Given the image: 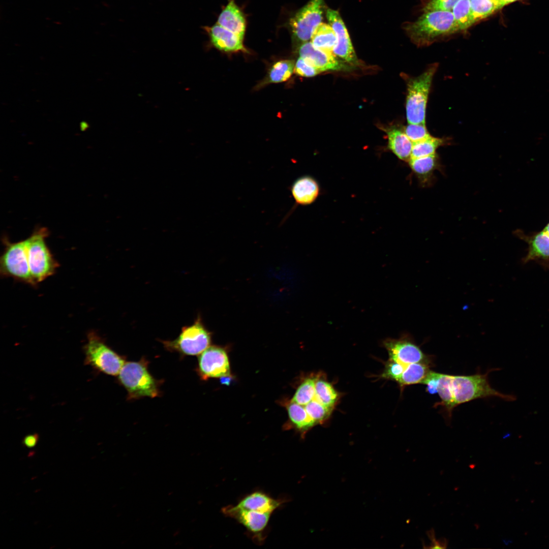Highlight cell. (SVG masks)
Instances as JSON below:
<instances>
[{"label":"cell","mask_w":549,"mask_h":549,"mask_svg":"<svg viewBox=\"0 0 549 549\" xmlns=\"http://www.w3.org/2000/svg\"><path fill=\"white\" fill-rule=\"evenodd\" d=\"M405 29L411 41L419 46L430 45L441 37L459 31L451 11L424 12Z\"/></svg>","instance_id":"obj_1"},{"label":"cell","mask_w":549,"mask_h":549,"mask_svg":"<svg viewBox=\"0 0 549 549\" xmlns=\"http://www.w3.org/2000/svg\"><path fill=\"white\" fill-rule=\"evenodd\" d=\"M497 369L489 370L485 374L472 375H452V388L455 406L471 401L491 396L501 398L506 401H514L513 394H504L493 388L488 381L489 373Z\"/></svg>","instance_id":"obj_2"},{"label":"cell","mask_w":549,"mask_h":549,"mask_svg":"<svg viewBox=\"0 0 549 549\" xmlns=\"http://www.w3.org/2000/svg\"><path fill=\"white\" fill-rule=\"evenodd\" d=\"M47 231L41 228L26 239V257L33 285H36L55 272L58 263L45 242Z\"/></svg>","instance_id":"obj_3"},{"label":"cell","mask_w":549,"mask_h":549,"mask_svg":"<svg viewBox=\"0 0 549 549\" xmlns=\"http://www.w3.org/2000/svg\"><path fill=\"white\" fill-rule=\"evenodd\" d=\"M118 378L127 390L130 399L155 398L159 394V382L149 373L146 362L142 359L125 362Z\"/></svg>","instance_id":"obj_4"},{"label":"cell","mask_w":549,"mask_h":549,"mask_svg":"<svg viewBox=\"0 0 549 549\" xmlns=\"http://www.w3.org/2000/svg\"><path fill=\"white\" fill-rule=\"evenodd\" d=\"M438 67L436 64L432 65L419 76L408 81L406 104L408 124H425L428 96Z\"/></svg>","instance_id":"obj_5"},{"label":"cell","mask_w":549,"mask_h":549,"mask_svg":"<svg viewBox=\"0 0 549 549\" xmlns=\"http://www.w3.org/2000/svg\"><path fill=\"white\" fill-rule=\"evenodd\" d=\"M84 350L85 364L107 375H118L125 363L121 356L107 346L94 332L88 333Z\"/></svg>","instance_id":"obj_6"},{"label":"cell","mask_w":549,"mask_h":549,"mask_svg":"<svg viewBox=\"0 0 549 549\" xmlns=\"http://www.w3.org/2000/svg\"><path fill=\"white\" fill-rule=\"evenodd\" d=\"M211 339V333L198 317L193 324L183 327L176 339L163 341V344L170 351L186 355H197L209 347Z\"/></svg>","instance_id":"obj_7"},{"label":"cell","mask_w":549,"mask_h":549,"mask_svg":"<svg viewBox=\"0 0 549 549\" xmlns=\"http://www.w3.org/2000/svg\"><path fill=\"white\" fill-rule=\"evenodd\" d=\"M324 0H310L292 17L290 26L293 38L301 44L309 42L322 23Z\"/></svg>","instance_id":"obj_8"},{"label":"cell","mask_w":549,"mask_h":549,"mask_svg":"<svg viewBox=\"0 0 549 549\" xmlns=\"http://www.w3.org/2000/svg\"><path fill=\"white\" fill-rule=\"evenodd\" d=\"M26 239L15 243L7 242L0 260L1 272L4 276L33 285L26 257Z\"/></svg>","instance_id":"obj_9"},{"label":"cell","mask_w":549,"mask_h":549,"mask_svg":"<svg viewBox=\"0 0 549 549\" xmlns=\"http://www.w3.org/2000/svg\"><path fill=\"white\" fill-rule=\"evenodd\" d=\"M389 360L405 366L413 363H422L430 366L433 364L431 355L424 353L408 335L398 339H388L383 342Z\"/></svg>","instance_id":"obj_10"},{"label":"cell","mask_w":549,"mask_h":549,"mask_svg":"<svg viewBox=\"0 0 549 549\" xmlns=\"http://www.w3.org/2000/svg\"><path fill=\"white\" fill-rule=\"evenodd\" d=\"M198 371L203 379L230 375V365L226 351L216 346L208 347L199 356Z\"/></svg>","instance_id":"obj_11"},{"label":"cell","mask_w":549,"mask_h":549,"mask_svg":"<svg viewBox=\"0 0 549 549\" xmlns=\"http://www.w3.org/2000/svg\"><path fill=\"white\" fill-rule=\"evenodd\" d=\"M326 15L329 24L333 29L337 38L332 53L338 57L348 62L355 64L357 57L353 49L348 32L339 13L328 9Z\"/></svg>","instance_id":"obj_12"},{"label":"cell","mask_w":549,"mask_h":549,"mask_svg":"<svg viewBox=\"0 0 549 549\" xmlns=\"http://www.w3.org/2000/svg\"><path fill=\"white\" fill-rule=\"evenodd\" d=\"M515 235L525 241L528 246V252L523 261L527 263L534 261L549 266V235L543 230L531 234H526L521 229L514 231Z\"/></svg>","instance_id":"obj_13"},{"label":"cell","mask_w":549,"mask_h":549,"mask_svg":"<svg viewBox=\"0 0 549 549\" xmlns=\"http://www.w3.org/2000/svg\"><path fill=\"white\" fill-rule=\"evenodd\" d=\"M224 514L242 525L254 534L262 533L266 528L271 513L247 509L235 506H228L223 509Z\"/></svg>","instance_id":"obj_14"},{"label":"cell","mask_w":549,"mask_h":549,"mask_svg":"<svg viewBox=\"0 0 549 549\" xmlns=\"http://www.w3.org/2000/svg\"><path fill=\"white\" fill-rule=\"evenodd\" d=\"M298 53L300 57L306 59L320 72L345 69V65L333 53L317 49L311 42L302 43L299 48Z\"/></svg>","instance_id":"obj_15"},{"label":"cell","mask_w":549,"mask_h":549,"mask_svg":"<svg viewBox=\"0 0 549 549\" xmlns=\"http://www.w3.org/2000/svg\"><path fill=\"white\" fill-rule=\"evenodd\" d=\"M211 44L225 52H247L243 43V38L222 27L217 23L211 26H204Z\"/></svg>","instance_id":"obj_16"},{"label":"cell","mask_w":549,"mask_h":549,"mask_svg":"<svg viewBox=\"0 0 549 549\" xmlns=\"http://www.w3.org/2000/svg\"><path fill=\"white\" fill-rule=\"evenodd\" d=\"M217 23L244 38L246 22L243 13L234 0H229L219 16Z\"/></svg>","instance_id":"obj_17"},{"label":"cell","mask_w":549,"mask_h":549,"mask_svg":"<svg viewBox=\"0 0 549 549\" xmlns=\"http://www.w3.org/2000/svg\"><path fill=\"white\" fill-rule=\"evenodd\" d=\"M290 191L296 204L307 205L317 199L319 187L315 179L306 175L296 179L291 186Z\"/></svg>","instance_id":"obj_18"},{"label":"cell","mask_w":549,"mask_h":549,"mask_svg":"<svg viewBox=\"0 0 549 549\" xmlns=\"http://www.w3.org/2000/svg\"><path fill=\"white\" fill-rule=\"evenodd\" d=\"M408 163L422 186L431 184L433 180L435 171L440 167L439 157L436 154L424 157L411 158Z\"/></svg>","instance_id":"obj_19"},{"label":"cell","mask_w":549,"mask_h":549,"mask_svg":"<svg viewBox=\"0 0 549 549\" xmlns=\"http://www.w3.org/2000/svg\"><path fill=\"white\" fill-rule=\"evenodd\" d=\"M281 504L261 492H255L245 496L236 505L240 508L272 513Z\"/></svg>","instance_id":"obj_20"},{"label":"cell","mask_w":549,"mask_h":549,"mask_svg":"<svg viewBox=\"0 0 549 549\" xmlns=\"http://www.w3.org/2000/svg\"><path fill=\"white\" fill-rule=\"evenodd\" d=\"M388 147L400 160L408 161L411 158L413 142L404 132L392 128L387 131Z\"/></svg>","instance_id":"obj_21"},{"label":"cell","mask_w":549,"mask_h":549,"mask_svg":"<svg viewBox=\"0 0 549 549\" xmlns=\"http://www.w3.org/2000/svg\"><path fill=\"white\" fill-rule=\"evenodd\" d=\"M311 41L315 48L332 53L337 38L329 24L321 23L314 30Z\"/></svg>","instance_id":"obj_22"},{"label":"cell","mask_w":549,"mask_h":549,"mask_svg":"<svg viewBox=\"0 0 549 549\" xmlns=\"http://www.w3.org/2000/svg\"><path fill=\"white\" fill-rule=\"evenodd\" d=\"M431 367L422 363L409 364L406 365L397 382L402 388L407 385L422 384L431 371Z\"/></svg>","instance_id":"obj_23"},{"label":"cell","mask_w":549,"mask_h":549,"mask_svg":"<svg viewBox=\"0 0 549 549\" xmlns=\"http://www.w3.org/2000/svg\"><path fill=\"white\" fill-rule=\"evenodd\" d=\"M451 380V375L440 373L437 391L441 399V402L435 405V406H442L449 418L451 417L452 410L455 407Z\"/></svg>","instance_id":"obj_24"},{"label":"cell","mask_w":549,"mask_h":549,"mask_svg":"<svg viewBox=\"0 0 549 549\" xmlns=\"http://www.w3.org/2000/svg\"><path fill=\"white\" fill-rule=\"evenodd\" d=\"M294 66V62L289 59L281 60L275 63L269 69L261 85L286 81L291 76Z\"/></svg>","instance_id":"obj_25"},{"label":"cell","mask_w":549,"mask_h":549,"mask_svg":"<svg viewBox=\"0 0 549 549\" xmlns=\"http://www.w3.org/2000/svg\"><path fill=\"white\" fill-rule=\"evenodd\" d=\"M338 398V393L331 383L318 377L315 384L314 399L325 406L333 409Z\"/></svg>","instance_id":"obj_26"},{"label":"cell","mask_w":549,"mask_h":549,"mask_svg":"<svg viewBox=\"0 0 549 549\" xmlns=\"http://www.w3.org/2000/svg\"><path fill=\"white\" fill-rule=\"evenodd\" d=\"M454 21L459 30H465L476 22L470 0H461L452 9Z\"/></svg>","instance_id":"obj_27"},{"label":"cell","mask_w":549,"mask_h":549,"mask_svg":"<svg viewBox=\"0 0 549 549\" xmlns=\"http://www.w3.org/2000/svg\"><path fill=\"white\" fill-rule=\"evenodd\" d=\"M287 411L290 420L301 431H307L316 423L302 405L291 402Z\"/></svg>","instance_id":"obj_28"},{"label":"cell","mask_w":549,"mask_h":549,"mask_svg":"<svg viewBox=\"0 0 549 549\" xmlns=\"http://www.w3.org/2000/svg\"><path fill=\"white\" fill-rule=\"evenodd\" d=\"M445 143L444 139L431 136L423 140L413 142L411 158H417L436 154L437 149Z\"/></svg>","instance_id":"obj_29"},{"label":"cell","mask_w":549,"mask_h":549,"mask_svg":"<svg viewBox=\"0 0 549 549\" xmlns=\"http://www.w3.org/2000/svg\"><path fill=\"white\" fill-rule=\"evenodd\" d=\"M317 377L306 379L297 388L291 401L305 406L312 401L315 394V384Z\"/></svg>","instance_id":"obj_30"},{"label":"cell","mask_w":549,"mask_h":549,"mask_svg":"<svg viewBox=\"0 0 549 549\" xmlns=\"http://www.w3.org/2000/svg\"><path fill=\"white\" fill-rule=\"evenodd\" d=\"M472 12L476 22L484 19L501 9L495 0H470Z\"/></svg>","instance_id":"obj_31"},{"label":"cell","mask_w":549,"mask_h":549,"mask_svg":"<svg viewBox=\"0 0 549 549\" xmlns=\"http://www.w3.org/2000/svg\"><path fill=\"white\" fill-rule=\"evenodd\" d=\"M309 415L316 423H321L329 416L333 409L327 407L313 399L304 407Z\"/></svg>","instance_id":"obj_32"},{"label":"cell","mask_w":549,"mask_h":549,"mask_svg":"<svg viewBox=\"0 0 549 549\" xmlns=\"http://www.w3.org/2000/svg\"><path fill=\"white\" fill-rule=\"evenodd\" d=\"M404 132L412 142L423 140L431 136L425 125L423 124H408Z\"/></svg>","instance_id":"obj_33"},{"label":"cell","mask_w":549,"mask_h":549,"mask_svg":"<svg viewBox=\"0 0 549 549\" xmlns=\"http://www.w3.org/2000/svg\"><path fill=\"white\" fill-rule=\"evenodd\" d=\"M294 72L301 76L311 77L318 74L320 72L304 58L299 57L294 66Z\"/></svg>","instance_id":"obj_34"},{"label":"cell","mask_w":549,"mask_h":549,"mask_svg":"<svg viewBox=\"0 0 549 549\" xmlns=\"http://www.w3.org/2000/svg\"><path fill=\"white\" fill-rule=\"evenodd\" d=\"M406 367L398 362L389 359L381 377L397 382L404 372Z\"/></svg>","instance_id":"obj_35"},{"label":"cell","mask_w":549,"mask_h":549,"mask_svg":"<svg viewBox=\"0 0 549 549\" xmlns=\"http://www.w3.org/2000/svg\"><path fill=\"white\" fill-rule=\"evenodd\" d=\"M461 0H431L423 9V12L451 11Z\"/></svg>","instance_id":"obj_36"},{"label":"cell","mask_w":549,"mask_h":549,"mask_svg":"<svg viewBox=\"0 0 549 549\" xmlns=\"http://www.w3.org/2000/svg\"><path fill=\"white\" fill-rule=\"evenodd\" d=\"M439 376L440 373L431 371L423 381L422 384L426 385V390L430 394H435L438 393Z\"/></svg>","instance_id":"obj_37"},{"label":"cell","mask_w":549,"mask_h":549,"mask_svg":"<svg viewBox=\"0 0 549 549\" xmlns=\"http://www.w3.org/2000/svg\"><path fill=\"white\" fill-rule=\"evenodd\" d=\"M39 436L37 434H30L25 436L23 440V444L28 448L35 447L38 441Z\"/></svg>","instance_id":"obj_38"},{"label":"cell","mask_w":549,"mask_h":549,"mask_svg":"<svg viewBox=\"0 0 549 549\" xmlns=\"http://www.w3.org/2000/svg\"><path fill=\"white\" fill-rule=\"evenodd\" d=\"M517 1V0H500V5L501 6V8H502L505 5L510 4Z\"/></svg>","instance_id":"obj_39"},{"label":"cell","mask_w":549,"mask_h":549,"mask_svg":"<svg viewBox=\"0 0 549 549\" xmlns=\"http://www.w3.org/2000/svg\"><path fill=\"white\" fill-rule=\"evenodd\" d=\"M503 543L506 545H508L512 543V540L510 539H504L502 540Z\"/></svg>","instance_id":"obj_40"},{"label":"cell","mask_w":549,"mask_h":549,"mask_svg":"<svg viewBox=\"0 0 549 549\" xmlns=\"http://www.w3.org/2000/svg\"><path fill=\"white\" fill-rule=\"evenodd\" d=\"M543 230L549 235V222L544 227V228L543 229Z\"/></svg>","instance_id":"obj_41"},{"label":"cell","mask_w":549,"mask_h":549,"mask_svg":"<svg viewBox=\"0 0 549 549\" xmlns=\"http://www.w3.org/2000/svg\"><path fill=\"white\" fill-rule=\"evenodd\" d=\"M53 23H55V24H59V25L62 24V22H60L59 21H54Z\"/></svg>","instance_id":"obj_42"},{"label":"cell","mask_w":549,"mask_h":549,"mask_svg":"<svg viewBox=\"0 0 549 549\" xmlns=\"http://www.w3.org/2000/svg\"><path fill=\"white\" fill-rule=\"evenodd\" d=\"M495 1H496V2H498V3H499V5H500V0H495ZM500 7H501V6H500ZM501 9H502V8H501Z\"/></svg>","instance_id":"obj_43"},{"label":"cell","mask_w":549,"mask_h":549,"mask_svg":"<svg viewBox=\"0 0 549 549\" xmlns=\"http://www.w3.org/2000/svg\"><path fill=\"white\" fill-rule=\"evenodd\" d=\"M46 20H50V18H49V17H46Z\"/></svg>","instance_id":"obj_44"}]
</instances>
